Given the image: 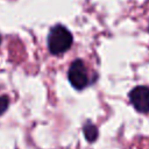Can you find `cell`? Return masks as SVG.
Listing matches in <instances>:
<instances>
[{
	"mask_svg": "<svg viewBox=\"0 0 149 149\" xmlns=\"http://www.w3.org/2000/svg\"><path fill=\"white\" fill-rule=\"evenodd\" d=\"M72 45V35L63 26H55L48 35V48L52 55H61Z\"/></svg>",
	"mask_w": 149,
	"mask_h": 149,
	"instance_id": "cell-1",
	"label": "cell"
},
{
	"mask_svg": "<svg viewBox=\"0 0 149 149\" xmlns=\"http://www.w3.org/2000/svg\"><path fill=\"white\" fill-rule=\"evenodd\" d=\"M68 78L70 84L77 90H83L84 87L87 86L88 84L87 71L81 59H76L72 62L68 72Z\"/></svg>",
	"mask_w": 149,
	"mask_h": 149,
	"instance_id": "cell-2",
	"label": "cell"
},
{
	"mask_svg": "<svg viewBox=\"0 0 149 149\" xmlns=\"http://www.w3.org/2000/svg\"><path fill=\"white\" fill-rule=\"evenodd\" d=\"M129 99L137 112H149V88L147 86H136L133 88L129 93Z\"/></svg>",
	"mask_w": 149,
	"mask_h": 149,
	"instance_id": "cell-3",
	"label": "cell"
},
{
	"mask_svg": "<svg viewBox=\"0 0 149 149\" xmlns=\"http://www.w3.org/2000/svg\"><path fill=\"white\" fill-rule=\"evenodd\" d=\"M83 132H84V135H85V139L88 141V142H93L97 140L98 137V129L97 127L91 123V122H87L85 123V126L83 127Z\"/></svg>",
	"mask_w": 149,
	"mask_h": 149,
	"instance_id": "cell-4",
	"label": "cell"
},
{
	"mask_svg": "<svg viewBox=\"0 0 149 149\" xmlns=\"http://www.w3.org/2000/svg\"><path fill=\"white\" fill-rule=\"evenodd\" d=\"M8 105H9V100L6 95H1L0 97V115L3 114L7 108H8Z\"/></svg>",
	"mask_w": 149,
	"mask_h": 149,
	"instance_id": "cell-5",
	"label": "cell"
},
{
	"mask_svg": "<svg viewBox=\"0 0 149 149\" xmlns=\"http://www.w3.org/2000/svg\"><path fill=\"white\" fill-rule=\"evenodd\" d=\"M0 42H1V36H0Z\"/></svg>",
	"mask_w": 149,
	"mask_h": 149,
	"instance_id": "cell-6",
	"label": "cell"
}]
</instances>
